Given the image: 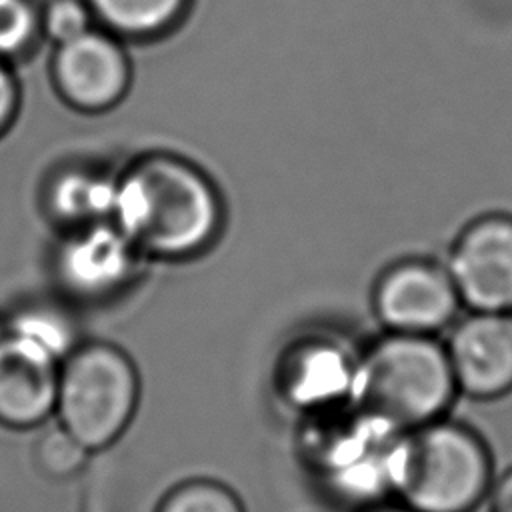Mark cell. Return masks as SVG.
<instances>
[{
    "label": "cell",
    "instance_id": "6da1fadb",
    "mask_svg": "<svg viewBox=\"0 0 512 512\" xmlns=\"http://www.w3.org/2000/svg\"><path fill=\"white\" fill-rule=\"evenodd\" d=\"M112 222L142 254L186 258L214 240L220 200L198 168L156 154L116 178Z\"/></svg>",
    "mask_w": 512,
    "mask_h": 512
},
{
    "label": "cell",
    "instance_id": "7a4b0ae2",
    "mask_svg": "<svg viewBox=\"0 0 512 512\" xmlns=\"http://www.w3.org/2000/svg\"><path fill=\"white\" fill-rule=\"evenodd\" d=\"M458 396L438 336L382 332L358 354L352 404L396 432L448 416Z\"/></svg>",
    "mask_w": 512,
    "mask_h": 512
},
{
    "label": "cell",
    "instance_id": "3957f363",
    "mask_svg": "<svg viewBox=\"0 0 512 512\" xmlns=\"http://www.w3.org/2000/svg\"><path fill=\"white\" fill-rule=\"evenodd\" d=\"M494 478V456L480 432L444 416L402 434L392 498L416 512H474Z\"/></svg>",
    "mask_w": 512,
    "mask_h": 512
},
{
    "label": "cell",
    "instance_id": "277c9868",
    "mask_svg": "<svg viewBox=\"0 0 512 512\" xmlns=\"http://www.w3.org/2000/svg\"><path fill=\"white\" fill-rule=\"evenodd\" d=\"M304 420L300 454L324 494L352 506V512L394 500V460L402 432L354 404Z\"/></svg>",
    "mask_w": 512,
    "mask_h": 512
},
{
    "label": "cell",
    "instance_id": "5b68a950",
    "mask_svg": "<svg viewBox=\"0 0 512 512\" xmlns=\"http://www.w3.org/2000/svg\"><path fill=\"white\" fill-rule=\"evenodd\" d=\"M142 396L132 356L118 344L86 340L60 364L54 416L88 452L112 448L130 428Z\"/></svg>",
    "mask_w": 512,
    "mask_h": 512
},
{
    "label": "cell",
    "instance_id": "8992f818",
    "mask_svg": "<svg viewBox=\"0 0 512 512\" xmlns=\"http://www.w3.org/2000/svg\"><path fill=\"white\" fill-rule=\"evenodd\" d=\"M358 354L326 334L292 340L274 364V390L302 418L352 404Z\"/></svg>",
    "mask_w": 512,
    "mask_h": 512
},
{
    "label": "cell",
    "instance_id": "52a82bcc",
    "mask_svg": "<svg viewBox=\"0 0 512 512\" xmlns=\"http://www.w3.org/2000/svg\"><path fill=\"white\" fill-rule=\"evenodd\" d=\"M460 298L446 268L410 260L374 284L372 310L384 332L438 336L456 322Z\"/></svg>",
    "mask_w": 512,
    "mask_h": 512
},
{
    "label": "cell",
    "instance_id": "ba28073f",
    "mask_svg": "<svg viewBox=\"0 0 512 512\" xmlns=\"http://www.w3.org/2000/svg\"><path fill=\"white\" fill-rule=\"evenodd\" d=\"M50 80L62 102L78 112L114 108L130 86V60L120 38L100 26L54 46Z\"/></svg>",
    "mask_w": 512,
    "mask_h": 512
},
{
    "label": "cell",
    "instance_id": "9c48e42d",
    "mask_svg": "<svg viewBox=\"0 0 512 512\" xmlns=\"http://www.w3.org/2000/svg\"><path fill=\"white\" fill-rule=\"evenodd\" d=\"M140 256L112 220L96 222L68 230L54 252V276L72 298L98 302L132 282Z\"/></svg>",
    "mask_w": 512,
    "mask_h": 512
},
{
    "label": "cell",
    "instance_id": "30bf717a",
    "mask_svg": "<svg viewBox=\"0 0 512 512\" xmlns=\"http://www.w3.org/2000/svg\"><path fill=\"white\" fill-rule=\"evenodd\" d=\"M446 270L468 312L512 310V216L474 222L454 244Z\"/></svg>",
    "mask_w": 512,
    "mask_h": 512
},
{
    "label": "cell",
    "instance_id": "8fae6325",
    "mask_svg": "<svg viewBox=\"0 0 512 512\" xmlns=\"http://www.w3.org/2000/svg\"><path fill=\"white\" fill-rule=\"evenodd\" d=\"M460 396L498 400L512 392V316L468 312L450 326L444 342Z\"/></svg>",
    "mask_w": 512,
    "mask_h": 512
},
{
    "label": "cell",
    "instance_id": "7c38bea8",
    "mask_svg": "<svg viewBox=\"0 0 512 512\" xmlns=\"http://www.w3.org/2000/svg\"><path fill=\"white\" fill-rule=\"evenodd\" d=\"M62 360L10 330L0 338V426L32 430L56 410Z\"/></svg>",
    "mask_w": 512,
    "mask_h": 512
},
{
    "label": "cell",
    "instance_id": "4fadbf2b",
    "mask_svg": "<svg viewBox=\"0 0 512 512\" xmlns=\"http://www.w3.org/2000/svg\"><path fill=\"white\" fill-rule=\"evenodd\" d=\"M116 178L90 170L60 172L46 190V208L52 220L70 230L112 220Z\"/></svg>",
    "mask_w": 512,
    "mask_h": 512
},
{
    "label": "cell",
    "instance_id": "5bb4252c",
    "mask_svg": "<svg viewBox=\"0 0 512 512\" xmlns=\"http://www.w3.org/2000/svg\"><path fill=\"white\" fill-rule=\"evenodd\" d=\"M96 24L118 38H146L164 32L188 0H86Z\"/></svg>",
    "mask_w": 512,
    "mask_h": 512
},
{
    "label": "cell",
    "instance_id": "9a60e30c",
    "mask_svg": "<svg viewBox=\"0 0 512 512\" xmlns=\"http://www.w3.org/2000/svg\"><path fill=\"white\" fill-rule=\"evenodd\" d=\"M152 512H246V506L226 482L198 476L168 488Z\"/></svg>",
    "mask_w": 512,
    "mask_h": 512
},
{
    "label": "cell",
    "instance_id": "2e32d148",
    "mask_svg": "<svg viewBox=\"0 0 512 512\" xmlns=\"http://www.w3.org/2000/svg\"><path fill=\"white\" fill-rule=\"evenodd\" d=\"M88 452L66 428L58 422L54 428H46L34 442L32 458L38 472L52 480H68L78 476L90 460Z\"/></svg>",
    "mask_w": 512,
    "mask_h": 512
},
{
    "label": "cell",
    "instance_id": "e0dca14e",
    "mask_svg": "<svg viewBox=\"0 0 512 512\" xmlns=\"http://www.w3.org/2000/svg\"><path fill=\"white\" fill-rule=\"evenodd\" d=\"M6 330L34 340L60 360H64L76 346L72 322L62 312L48 306H30L20 310L10 318Z\"/></svg>",
    "mask_w": 512,
    "mask_h": 512
},
{
    "label": "cell",
    "instance_id": "ac0fdd59",
    "mask_svg": "<svg viewBox=\"0 0 512 512\" xmlns=\"http://www.w3.org/2000/svg\"><path fill=\"white\" fill-rule=\"evenodd\" d=\"M40 34V6L34 0H0V58L28 52Z\"/></svg>",
    "mask_w": 512,
    "mask_h": 512
},
{
    "label": "cell",
    "instance_id": "d6986e66",
    "mask_svg": "<svg viewBox=\"0 0 512 512\" xmlns=\"http://www.w3.org/2000/svg\"><path fill=\"white\" fill-rule=\"evenodd\" d=\"M96 26L86 0H48L40 6V34L52 46L66 44Z\"/></svg>",
    "mask_w": 512,
    "mask_h": 512
},
{
    "label": "cell",
    "instance_id": "ffe728a7",
    "mask_svg": "<svg viewBox=\"0 0 512 512\" xmlns=\"http://www.w3.org/2000/svg\"><path fill=\"white\" fill-rule=\"evenodd\" d=\"M22 102V90L12 62L0 58V138L14 124Z\"/></svg>",
    "mask_w": 512,
    "mask_h": 512
},
{
    "label": "cell",
    "instance_id": "44dd1931",
    "mask_svg": "<svg viewBox=\"0 0 512 512\" xmlns=\"http://www.w3.org/2000/svg\"><path fill=\"white\" fill-rule=\"evenodd\" d=\"M488 512H512V466L496 474L486 498Z\"/></svg>",
    "mask_w": 512,
    "mask_h": 512
},
{
    "label": "cell",
    "instance_id": "7402d4cb",
    "mask_svg": "<svg viewBox=\"0 0 512 512\" xmlns=\"http://www.w3.org/2000/svg\"><path fill=\"white\" fill-rule=\"evenodd\" d=\"M354 512H416V510L398 502V500H384V502H378V504L358 508Z\"/></svg>",
    "mask_w": 512,
    "mask_h": 512
},
{
    "label": "cell",
    "instance_id": "603a6c76",
    "mask_svg": "<svg viewBox=\"0 0 512 512\" xmlns=\"http://www.w3.org/2000/svg\"><path fill=\"white\" fill-rule=\"evenodd\" d=\"M4 332H6V326H2V324H0V338L4 336Z\"/></svg>",
    "mask_w": 512,
    "mask_h": 512
},
{
    "label": "cell",
    "instance_id": "cb8c5ba5",
    "mask_svg": "<svg viewBox=\"0 0 512 512\" xmlns=\"http://www.w3.org/2000/svg\"><path fill=\"white\" fill-rule=\"evenodd\" d=\"M508 314H510V316H512V310H510V312H508Z\"/></svg>",
    "mask_w": 512,
    "mask_h": 512
}]
</instances>
